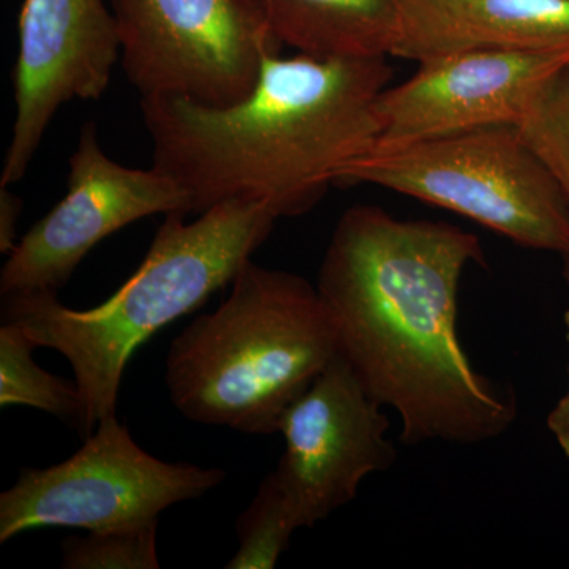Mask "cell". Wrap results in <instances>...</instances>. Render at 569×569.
<instances>
[{
	"instance_id": "11",
	"label": "cell",
	"mask_w": 569,
	"mask_h": 569,
	"mask_svg": "<svg viewBox=\"0 0 569 569\" xmlns=\"http://www.w3.org/2000/svg\"><path fill=\"white\" fill-rule=\"evenodd\" d=\"M569 50H478L418 62L413 77L378 97V140L391 148L441 134L522 122Z\"/></svg>"
},
{
	"instance_id": "13",
	"label": "cell",
	"mask_w": 569,
	"mask_h": 569,
	"mask_svg": "<svg viewBox=\"0 0 569 569\" xmlns=\"http://www.w3.org/2000/svg\"><path fill=\"white\" fill-rule=\"evenodd\" d=\"M276 40L316 58H391L397 0H254Z\"/></svg>"
},
{
	"instance_id": "6",
	"label": "cell",
	"mask_w": 569,
	"mask_h": 569,
	"mask_svg": "<svg viewBox=\"0 0 569 569\" xmlns=\"http://www.w3.org/2000/svg\"><path fill=\"white\" fill-rule=\"evenodd\" d=\"M224 475L153 458L114 415L70 459L43 470L22 468L0 496V542L43 527L100 531L159 522L164 509L203 497Z\"/></svg>"
},
{
	"instance_id": "7",
	"label": "cell",
	"mask_w": 569,
	"mask_h": 569,
	"mask_svg": "<svg viewBox=\"0 0 569 569\" xmlns=\"http://www.w3.org/2000/svg\"><path fill=\"white\" fill-rule=\"evenodd\" d=\"M123 73L141 99L224 107L249 96L282 44L254 0H110Z\"/></svg>"
},
{
	"instance_id": "19",
	"label": "cell",
	"mask_w": 569,
	"mask_h": 569,
	"mask_svg": "<svg viewBox=\"0 0 569 569\" xmlns=\"http://www.w3.org/2000/svg\"><path fill=\"white\" fill-rule=\"evenodd\" d=\"M565 328H567V340L569 343V309L565 312ZM548 429L563 455L569 459V389L567 395L561 397L559 403L552 408L548 417Z\"/></svg>"
},
{
	"instance_id": "10",
	"label": "cell",
	"mask_w": 569,
	"mask_h": 569,
	"mask_svg": "<svg viewBox=\"0 0 569 569\" xmlns=\"http://www.w3.org/2000/svg\"><path fill=\"white\" fill-rule=\"evenodd\" d=\"M351 367L336 355L284 411V451L274 470L302 529L355 500L369 475L396 460L389 419Z\"/></svg>"
},
{
	"instance_id": "5",
	"label": "cell",
	"mask_w": 569,
	"mask_h": 569,
	"mask_svg": "<svg viewBox=\"0 0 569 569\" xmlns=\"http://www.w3.org/2000/svg\"><path fill=\"white\" fill-rule=\"evenodd\" d=\"M337 183H372L467 217L527 249L569 257V208L516 126L372 148Z\"/></svg>"
},
{
	"instance_id": "2",
	"label": "cell",
	"mask_w": 569,
	"mask_h": 569,
	"mask_svg": "<svg viewBox=\"0 0 569 569\" xmlns=\"http://www.w3.org/2000/svg\"><path fill=\"white\" fill-rule=\"evenodd\" d=\"M391 78L388 58L272 52L239 102L141 99L152 167L189 193L193 213L250 200L279 219L302 216L377 144L376 104Z\"/></svg>"
},
{
	"instance_id": "18",
	"label": "cell",
	"mask_w": 569,
	"mask_h": 569,
	"mask_svg": "<svg viewBox=\"0 0 569 569\" xmlns=\"http://www.w3.org/2000/svg\"><path fill=\"white\" fill-rule=\"evenodd\" d=\"M0 186V252L10 254L18 244V223L22 213L20 194Z\"/></svg>"
},
{
	"instance_id": "8",
	"label": "cell",
	"mask_w": 569,
	"mask_h": 569,
	"mask_svg": "<svg viewBox=\"0 0 569 569\" xmlns=\"http://www.w3.org/2000/svg\"><path fill=\"white\" fill-rule=\"evenodd\" d=\"M190 212L192 200L173 178L116 162L103 151L97 123L86 122L69 160L67 192L9 254L0 293H58L93 247L127 224Z\"/></svg>"
},
{
	"instance_id": "12",
	"label": "cell",
	"mask_w": 569,
	"mask_h": 569,
	"mask_svg": "<svg viewBox=\"0 0 569 569\" xmlns=\"http://www.w3.org/2000/svg\"><path fill=\"white\" fill-rule=\"evenodd\" d=\"M397 10L391 58L569 50V0H397Z\"/></svg>"
},
{
	"instance_id": "17",
	"label": "cell",
	"mask_w": 569,
	"mask_h": 569,
	"mask_svg": "<svg viewBox=\"0 0 569 569\" xmlns=\"http://www.w3.org/2000/svg\"><path fill=\"white\" fill-rule=\"evenodd\" d=\"M159 522L123 529L89 531L62 542L66 569H159Z\"/></svg>"
},
{
	"instance_id": "15",
	"label": "cell",
	"mask_w": 569,
	"mask_h": 569,
	"mask_svg": "<svg viewBox=\"0 0 569 569\" xmlns=\"http://www.w3.org/2000/svg\"><path fill=\"white\" fill-rule=\"evenodd\" d=\"M302 529L293 503L274 471L261 481L257 496L236 520L239 549L227 569H272Z\"/></svg>"
},
{
	"instance_id": "16",
	"label": "cell",
	"mask_w": 569,
	"mask_h": 569,
	"mask_svg": "<svg viewBox=\"0 0 569 569\" xmlns=\"http://www.w3.org/2000/svg\"><path fill=\"white\" fill-rule=\"evenodd\" d=\"M518 129L559 183L569 208V63L538 93ZM563 277L569 290V257L563 258Z\"/></svg>"
},
{
	"instance_id": "14",
	"label": "cell",
	"mask_w": 569,
	"mask_h": 569,
	"mask_svg": "<svg viewBox=\"0 0 569 569\" xmlns=\"http://www.w3.org/2000/svg\"><path fill=\"white\" fill-rule=\"evenodd\" d=\"M40 348L20 325L0 326V406H28L62 419L80 432L82 397L77 381L41 369L33 359Z\"/></svg>"
},
{
	"instance_id": "3",
	"label": "cell",
	"mask_w": 569,
	"mask_h": 569,
	"mask_svg": "<svg viewBox=\"0 0 569 569\" xmlns=\"http://www.w3.org/2000/svg\"><path fill=\"white\" fill-rule=\"evenodd\" d=\"M277 219L268 204L250 200L223 201L193 222L168 213L140 268L103 305L73 310L56 291H18L2 295V321L20 325L37 346L69 361L84 406L80 436L88 438L114 417L134 351L231 284Z\"/></svg>"
},
{
	"instance_id": "4",
	"label": "cell",
	"mask_w": 569,
	"mask_h": 569,
	"mask_svg": "<svg viewBox=\"0 0 569 569\" xmlns=\"http://www.w3.org/2000/svg\"><path fill=\"white\" fill-rule=\"evenodd\" d=\"M336 355L317 284L250 260L222 305L171 342L164 380L189 421L271 436Z\"/></svg>"
},
{
	"instance_id": "1",
	"label": "cell",
	"mask_w": 569,
	"mask_h": 569,
	"mask_svg": "<svg viewBox=\"0 0 569 569\" xmlns=\"http://www.w3.org/2000/svg\"><path fill=\"white\" fill-rule=\"evenodd\" d=\"M481 242L455 224L358 204L340 217L318 272L337 355L402 422L403 443L475 445L518 418L509 388L471 366L458 332L459 287Z\"/></svg>"
},
{
	"instance_id": "9",
	"label": "cell",
	"mask_w": 569,
	"mask_h": 569,
	"mask_svg": "<svg viewBox=\"0 0 569 569\" xmlns=\"http://www.w3.org/2000/svg\"><path fill=\"white\" fill-rule=\"evenodd\" d=\"M121 59L108 0H24L18 18L14 122L0 186L28 174L59 110L102 99Z\"/></svg>"
}]
</instances>
